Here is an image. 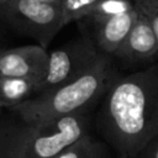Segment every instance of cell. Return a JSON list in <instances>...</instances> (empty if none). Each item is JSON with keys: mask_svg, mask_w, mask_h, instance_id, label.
<instances>
[{"mask_svg": "<svg viewBox=\"0 0 158 158\" xmlns=\"http://www.w3.org/2000/svg\"><path fill=\"white\" fill-rule=\"evenodd\" d=\"M0 17L17 32L33 38L44 49L65 26L59 0H9L0 6Z\"/></svg>", "mask_w": 158, "mask_h": 158, "instance_id": "4", "label": "cell"}, {"mask_svg": "<svg viewBox=\"0 0 158 158\" xmlns=\"http://www.w3.org/2000/svg\"><path fill=\"white\" fill-rule=\"evenodd\" d=\"M142 154L144 158H158V137L156 139H153L144 148V151L141 153V156Z\"/></svg>", "mask_w": 158, "mask_h": 158, "instance_id": "14", "label": "cell"}, {"mask_svg": "<svg viewBox=\"0 0 158 158\" xmlns=\"http://www.w3.org/2000/svg\"><path fill=\"white\" fill-rule=\"evenodd\" d=\"M102 54L94 41L86 36L49 52L47 73L37 85L35 94H43L79 78L94 67Z\"/></svg>", "mask_w": 158, "mask_h": 158, "instance_id": "5", "label": "cell"}, {"mask_svg": "<svg viewBox=\"0 0 158 158\" xmlns=\"http://www.w3.org/2000/svg\"><path fill=\"white\" fill-rule=\"evenodd\" d=\"M47 67L48 52L40 44L0 49V78H26L38 85L47 73Z\"/></svg>", "mask_w": 158, "mask_h": 158, "instance_id": "6", "label": "cell"}, {"mask_svg": "<svg viewBox=\"0 0 158 158\" xmlns=\"http://www.w3.org/2000/svg\"><path fill=\"white\" fill-rule=\"evenodd\" d=\"M117 78L110 56L102 54L98 63L79 78L30 98L11 110L26 125H43L85 111V107L106 94Z\"/></svg>", "mask_w": 158, "mask_h": 158, "instance_id": "2", "label": "cell"}, {"mask_svg": "<svg viewBox=\"0 0 158 158\" xmlns=\"http://www.w3.org/2000/svg\"><path fill=\"white\" fill-rule=\"evenodd\" d=\"M0 114H1V106H0Z\"/></svg>", "mask_w": 158, "mask_h": 158, "instance_id": "18", "label": "cell"}, {"mask_svg": "<svg viewBox=\"0 0 158 158\" xmlns=\"http://www.w3.org/2000/svg\"><path fill=\"white\" fill-rule=\"evenodd\" d=\"M138 7L133 11L94 22V43L104 54H112L121 47L138 19Z\"/></svg>", "mask_w": 158, "mask_h": 158, "instance_id": "8", "label": "cell"}, {"mask_svg": "<svg viewBox=\"0 0 158 158\" xmlns=\"http://www.w3.org/2000/svg\"><path fill=\"white\" fill-rule=\"evenodd\" d=\"M139 11L146 16V19L148 20L152 31L156 36L157 43H158V7L157 6H142V5H137Z\"/></svg>", "mask_w": 158, "mask_h": 158, "instance_id": "13", "label": "cell"}, {"mask_svg": "<svg viewBox=\"0 0 158 158\" xmlns=\"http://www.w3.org/2000/svg\"><path fill=\"white\" fill-rule=\"evenodd\" d=\"M65 25L88 19L100 0H59Z\"/></svg>", "mask_w": 158, "mask_h": 158, "instance_id": "12", "label": "cell"}, {"mask_svg": "<svg viewBox=\"0 0 158 158\" xmlns=\"http://www.w3.org/2000/svg\"><path fill=\"white\" fill-rule=\"evenodd\" d=\"M96 127L118 158H138L158 137V65L117 78L104 95Z\"/></svg>", "mask_w": 158, "mask_h": 158, "instance_id": "1", "label": "cell"}, {"mask_svg": "<svg viewBox=\"0 0 158 158\" xmlns=\"http://www.w3.org/2000/svg\"><path fill=\"white\" fill-rule=\"evenodd\" d=\"M37 83L26 78H0V106L14 107L30 99L36 91Z\"/></svg>", "mask_w": 158, "mask_h": 158, "instance_id": "9", "label": "cell"}, {"mask_svg": "<svg viewBox=\"0 0 158 158\" xmlns=\"http://www.w3.org/2000/svg\"><path fill=\"white\" fill-rule=\"evenodd\" d=\"M7 1H9V0H0V6H1V5H4V4H5V2H7Z\"/></svg>", "mask_w": 158, "mask_h": 158, "instance_id": "17", "label": "cell"}, {"mask_svg": "<svg viewBox=\"0 0 158 158\" xmlns=\"http://www.w3.org/2000/svg\"><path fill=\"white\" fill-rule=\"evenodd\" d=\"M85 111L43 125L12 128L0 138L1 158H56L88 132Z\"/></svg>", "mask_w": 158, "mask_h": 158, "instance_id": "3", "label": "cell"}, {"mask_svg": "<svg viewBox=\"0 0 158 158\" xmlns=\"http://www.w3.org/2000/svg\"><path fill=\"white\" fill-rule=\"evenodd\" d=\"M137 5L142 6H157L158 7V0H135Z\"/></svg>", "mask_w": 158, "mask_h": 158, "instance_id": "15", "label": "cell"}, {"mask_svg": "<svg viewBox=\"0 0 158 158\" xmlns=\"http://www.w3.org/2000/svg\"><path fill=\"white\" fill-rule=\"evenodd\" d=\"M40 1H46V2H54V1H58V0H40Z\"/></svg>", "mask_w": 158, "mask_h": 158, "instance_id": "16", "label": "cell"}, {"mask_svg": "<svg viewBox=\"0 0 158 158\" xmlns=\"http://www.w3.org/2000/svg\"><path fill=\"white\" fill-rule=\"evenodd\" d=\"M0 158H1V152H0Z\"/></svg>", "mask_w": 158, "mask_h": 158, "instance_id": "19", "label": "cell"}, {"mask_svg": "<svg viewBox=\"0 0 158 158\" xmlns=\"http://www.w3.org/2000/svg\"><path fill=\"white\" fill-rule=\"evenodd\" d=\"M56 158H110L107 144L86 133Z\"/></svg>", "mask_w": 158, "mask_h": 158, "instance_id": "10", "label": "cell"}, {"mask_svg": "<svg viewBox=\"0 0 158 158\" xmlns=\"http://www.w3.org/2000/svg\"><path fill=\"white\" fill-rule=\"evenodd\" d=\"M136 7L137 4L135 0H100L88 19H90L94 23L114 16L131 12Z\"/></svg>", "mask_w": 158, "mask_h": 158, "instance_id": "11", "label": "cell"}, {"mask_svg": "<svg viewBox=\"0 0 158 158\" xmlns=\"http://www.w3.org/2000/svg\"><path fill=\"white\" fill-rule=\"evenodd\" d=\"M138 12V19L132 30L121 47L114 53L116 58L130 63L151 60L158 54V43L152 27L139 9Z\"/></svg>", "mask_w": 158, "mask_h": 158, "instance_id": "7", "label": "cell"}]
</instances>
